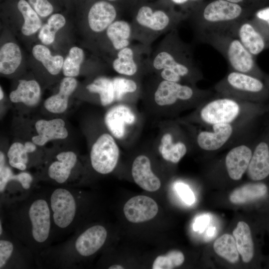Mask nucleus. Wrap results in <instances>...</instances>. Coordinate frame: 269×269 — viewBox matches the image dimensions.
Wrapping results in <instances>:
<instances>
[{
    "label": "nucleus",
    "instance_id": "obj_1",
    "mask_svg": "<svg viewBox=\"0 0 269 269\" xmlns=\"http://www.w3.org/2000/svg\"><path fill=\"white\" fill-rule=\"evenodd\" d=\"M150 53L148 70L158 74L162 79L196 85L204 78L191 45L182 40L177 28L166 33Z\"/></svg>",
    "mask_w": 269,
    "mask_h": 269
},
{
    "label": "nucleus",
    "instance_id": "obj_2",
    "mask_svg": "<svg viewBox=\"0 0 269 269\" xmlns=\"http://www.w3.org/2000/svg\"><path fill=\"white\" fill-rule=\"evenodd\" d=\"M269 112V103H256L215 94L197 108L187 120L202 127L217 124H254Z\"/></svg>",
    "mask_w": 269,
    "mask_h": 269
},
{
    "label": "nucleus",
    "instance_id": "obj_3",
    "mask_svg": "<svg viewBox=\"0 0 269 269\" xmlns=\"http://www.w3.org/2000/svg\"><path fill=\"white\" fill-rule=\"evenodd\" d=\"M203 43L211 45L227 60L230 70L248 74L263 80L264 73L255 56L229 29L209 31L195 35Z\"/></svg>",
    "mask_w": 269,
    "mask_h": 269
},
{
    "label": "nucleus",
    "instance_id": "obj_4",
    "mask_svg": "<svg viewBox=\"0 0 269 269\" xmlns=\"http://www.w3.org/2000/svg\"><path fill=\"white\" fill-rule=\"evenodd\" d=\"M251 15L240 4L226 0H215L194 13L190 22L195 35L205 31L228 29Z\"/></svg>",
    "mask_w": 269,
    "mask_h": 269
},
{
    "label": "nucleus",
    "instance_id": "obj_5",
    "mask_svg": "<svg viewBox=\"0 0 269 269\" xmlns=\"http://www.w3.org/2000/svg\"><path fill=\"white\" fill-rule=\"evenodd\" d=\"M187 17L183 14H170L162 9H153L148 5H142L131 22L133 38L150 47L159 36L177 28Z\"/></svg>",
    "mask_w": 269,
    "mask_h": 269
},
{
    "label": "nucleus",
    "instance_id": "obj_6",
    "mask_svg": "<svg viewBox=\"0 0 269 269\" xmlns=\"http://www.w3.org/2000/svg\"><path fill=\"white\" fill-rule=\"evenodd\" d=\"M215 94L209 89H201L196 85L169 81L160 78L153 93L155 103L171 108L175 111L196 109Z\"/></svg>",
    "mask_w": 269,
    "mask_h": 269
},
{
    "label": "nucleus",
    "instance_id": "obj_7",
    "mask_svg": "<svg viewBox=\"0 0 269 269\" xmlns=\"http://www.w3.org/2000/svg\"><path fill=\"white\" fill-rule=\"evenodd\" d=\"M215 94L223 97L266 104L269 91L264 81L252 75L230 70L214 86Z\"/></svg>",
    "mask_w": 269,
    "mask_h": 269
},
{
    "label": "nucleus",
    "instance_id": "obj_8",
    "mask_svg": "<svg viewBox=\"0 0 269 269\" xmlns=\"http://www.w3.org/2000/svg\"><path fill=\"white\" fill-rule=\"evenodd\" d=\"M258 123L217 124L203 127L205 129L196 133L194 140L197 146L205 151H215L224 147H231L254 134Z\"/></svg>",
    "mask_w": 269,
    "mask_h": 269
},
{
    "label": "nucleus",
    "instance_id": "obj_9",
    "mask_svg": "<svg viewBox=\"0 0 269 269\" xmlns=\"http://www.w3.org/2000/svg\"><path fill=\"white\" fill-rule=\"evenodd\" d=\"M26 230L33 243L40 246L50 236L51 213L49 204L43 198H37L28 205L25 217Z\"/></svg>",
    "mask_w": 269,
    "mask_h": 269
},
{
    "label": "nucleus",
    "instance_id": "obj_10",
    "mask_svg": "<svg viewBox=\"0 0 269 269\" xmlns=\"http://www.w3.org/2000/svg\"><path fill=\"white\" fill-rule=\"evenodd\" d=\"M150 54L149 46L141 43L130 46L119 51L112 61L114 70L122 76L131 78L148 70Z\"/></svg>",
    "mask_w": 269,
    "mask_h": 269
},
{
    "label": "nucleus",
    "instance_id": "obj_11",
    "mask_svg": "<svg viewBox=\"0 0 269 269\" xmlns=\"http://www.w3.org/2000/svg\"><path fill=\"white\" fill-rule=\"evenodd\" d=\"M119 154V148L114 136L109 134H103L92 146L90 154L91 165L100 174L110 173L116 167Z\"/></svg>",
    "mask_w": 269,
    "mask_h": 269
},
{
    "label": "nucleus",
    "instance_id": "obj_12",
    "mask_svg": "<svg viewBox=\"0 0 269 269\" xmlns=\"http://www.w3.org/2000/svg\"><path fill=\"white\" fill-rule=\"evenodd\" d=\"M246 172L248 178L254 181H260L269 176V121L256 134Z\"/></svg>",
    "mask_w": 269,
    "mask_h": 269
},
{
    "label": "nucleus",
    "instance_id": "obj_13",
    "mask_svg": "<svg viewBox=\"0 0 269 269\" xmlns=\"http://www.w3.org/2000/svg\"><path fill=\"white\" fill-rule=\"evenodd\" d=\"M49 206L52 219L56 226L66 229L73 223L77 205L71 191L63 188L54 190L50 195Z\"/></svg>",
    "mask_w": 269,
    "mask_h": 269
},
{
    "label": "nucleus",
    "instance_id": "obj_14",
    "mask_svg": "<svg viewBox=\"0 0 269 269\" xmlns=\"http://www.w3.org/2000/svg\"><path fill=\"white\" fill-rule=\"evenodd\" d=\"M229 29L254 56L269 48L265 38L249 17L234 23Z\"/></svg>",
    "mask_w": 269,
    "mask_h": 269
},
{
    "label": "nucleus",
    "instance_id": "obj_15",
    "mask_svg": "<svg viewBox=\"0 0 269 269\" xmlns=\"http://www.w3.org/2000/svg\"><path fill=\"white\" fill-rule=\"evenodd\" d=\"M136 116L128 106L118 104L111 108L104 117L105 125L115 138L122 139L127 134V128L134 125Z\"/></svg>",
    "mask_w": 269,
    "mask_h": 269
},
{
    "label": "nucleus",
    "instance_id": "obj_16",
    "mask_svg": "<svg viewBox=\"0 0 269 269\" xmlns=\"http://www.w3.org/2000/svg\"><path fill=\"white\" fill-rule=\"evenodd\" d=\"M158 210L156 202L151 198L138 195L130 199L125 204L124 213L128 221L138 223L154 218Z\"/></svg>",
    "mask_w": 269,
    "mask_h": 269
},
{
    "label": "nucleus",
    "instance_id": "obj_17",
    "mask_svg": "<svg viewBox=\"0 0 269 269\" xmlns=\"http://www.w3.org/2000/svg\"><path fill=\"white\" fill-rule=\"evenodd\" d=\"M179 131L176 129L173 132L164 133L158 146L162 158L173 163L179 162L188 150V141Z\"/></svg>",
    "mask_w": 269,
    "mask_h": 269
},
{
    "label": "nucleus",
    "instance_id": "obj_18",
    "mask_svg": "<svg viewBox=\"0 0 269 269\" xmlns=\"http://www.w3.org/2000/svg\"><path fill=\"white\" fill-rule=\"evenodd\" d=\"M107 231L101 225L92 226L82 232L75 241L74 249L82 257H89L97 252L104 245Z\"/></svg>",
    "mask_w": 269,
    "mask_h": 269
},
{
    "label": "nucleus",
    "instance_id": "obj_19",
    "mask_svg": "<svg viewBox=\"0 0 269 269\" xmlns=\"http://www.w3.org/2000/svg\"><path fill=\"white\" fill-rule=\"evenodd\" d=\"M117 12L110 2L100 0L95 2L88 14V23L90 29L95 33L104 32L115 21L118 20Z\"/></svg>",
    "mask_w": 269,
    "mask_h": 269
},
{
    "label": "nucleus",
    "instance_id": "obj_20",
    "mask_svg": "<svg viewBox=\"0 0 269 269\" xmlns=\"http://www.w3.org/2000/svg\"><path fill=\"white\" fill-rule=\"evenodd\" d=\"M35 128L37 135L33 136L31 139L38 146H43L52 140L65 139L68 135L65 122L60 118L39 120L36 122Z\"/></svg>",
    "mask_w": 269,
    "mask_h": 269
},
{
    "label": "nucleus",
    "instance_id": "obj_21",
    "mask_svg": "<svg viewBox=\"0 0 269 269\" xmlns=\"http://www.w3.org/2000/svg\"><path fill=\"white\" fill-rule=\"evenodd\" d=\"M132 174L135 183L146 191H155L160 187L161 182L153 173L150 159L145 155H139L135 158Z\"/></svg>",
    "mask_w": 269,
    "mask_h": 269
},
{
    "label": "nucleus",
    "instance_id": "obj_22",
    "mask_svg": "<svg viewBox=\"0 0 269 269\" xmlns=\"http://www.w3.org/2000/svg\"><path fill=\"white\" fill-rule=\"evenodd\" d=\"M77 162V156L72 151L59 153L56 159L51 162L47 169L49 177L59 184H63L69 179Z\"/></svg>",
    "mask_w": 269,
    "mask_h": 269
},
{
    "label": "nucleus",
    "instance_id": "obj_23",
    "mask_svg": "<svg viewBox=\"0 0 269 269\" xmlns=\"http://www.w3.org/2000/svg\"><path fill=\"white\" fill-rule=\"evenodd\" d=\"M74 77H65L61 81L57 94L48 98L44 103L45 108L53 114H61L68 108L70 96L77 87Z\"/></svg>",
    "mask_w": 269,
    "mask_h": 269
},
{
    "label": "nucleus",
    "instance_id": "obj_24",
    "mask_svg": "<svg viewBox=\"0 0 269 269\" xmlns=\"http://www.w3.org/2000/svg\"><path fill=\"white\" fill-rule=\"evenodd\" d=\"M106 37L116 53L131 45L133 38L131 22L124 20H117L105 31Z\"/></svg>",
    "mask_w": 269,
    "mask_h": 269
},
{
    "label": "nucleus",
    "instance_id": "obj_25",
    "mask_svg": "<svg viewBox=\"0 0 269 269\" xmlns=\"http://www.w3.org/2000/svg\"><path fill=\"white\" fill-rule=\"evenodd\" d=\"M40 97V87L34 80H20L17 88L9 94V99L12 102L21 103L28 107L35 106L39 103Z\"/></svg>",
    "mask_w": 269,
    "mask_h": 269
},
{
    "label": "nucleus",
    "instance_id": "obj_26",
    "mask_svg": "<svg viewBox=\"0 0 269 269\" xmlns=\"http://www.w3.org/2000/svg\"><path fill=\"white\" fill-rule=\"evenodd\" d=\"M268 190L267 185L263 182L248 183L235 189L230 194L229 200L235 204H246L264 197Z\"/></svg>",
    "mask_w": 269,
    "mask_h": 269
},
{
    "label": "nucleus",
    "instance_id": "obj_27",
    "mask_svg": "<svg viewBox=\"0 0 269 269\" xmlns=\"http://www.w3.org/2000/svg\"><path fill=\"white\" fill-rule=\"evenodd\" d=\"M237 247L244 263L251 261L254 254V246L249 226L244 221L238 223L233 232Z\"/></svg>",
    "mask_w": 269,
    "mask_h": 269
},
{
    "label": "nucleus",
    "instance_id": "obj_28",
    "mask_svg": "<svg viewBox=\"0 0 269 269\" xmlns=\"http://www.w3.org/2000/svg\"><path fill=\"white\" fill-rule=\"evenodd\" d=\"M22 56L19 46L13 42L4 44L0 50V72L13 73L20 64Z\"/></svg>",
    "mask_w": 269,
    "mask_h": 269
},
{
    "label": "nucleus",
    "instance_id": "obj_29",
    "mask_svg": "<svg viewBox=\"0 0 269 269\" xmlns=\"http://www.w3.org/2000/svg\"><path fill=\"white\" fill-rule=\"evenodd\" d=\"M91 93L99 95L103 106H107L116 101L115 89L113 79L106 77H99L86 86Z\"/></svg>",
    "mask_w": 269,
    "mask_h": 269
},
{
    "label": "nucleus",
    "instance_id": "obj_30",
    "mask_svg": "<svg viewBox=\"0 0 269 269\" xmlns=\"http://www.w3.org/2000/svg\"><path fill=\"white\" fill-rule=\"evenodd\" d=\"M32 54L51 75H57L62 69L63 57L59 55H52L49 49L45 46L35 45L32 48Z\"/></svg>",
    "mask_w": 269,
    "mask_h": 269
},
{
    "label": "nucleus",
    "instance_id": "obj_31",
    "mask_svg": "<svg viewBox=\"0 0 269 269\" xmlns=\"http://www.w3.org/2000/svg\"><path fill=\"white\" fill-rule=\"evenodd\" d=\"M215 252L230 263L235 264L239 259V253L234 236L225 234L215 240L213 244Z\"/></svg>",
    "mask_w": 269,
    "mask_h": 269
},
{
    "label": "nucleus",
    "instance_id": "obj_32",
    "mask_svg": "<svg viewBox=\"0 0 269 269\" xmlns=\"http://www.w3.org/2000/svg\"><path fill=\"white\" fill-rule=\"evenodd\" d=\"M17 8L24 19L21 27V32L24 35H32L40 29L42 26L41 19L29 2L25 0H20L17 3Z\"/></svg>",
    "mask_w": 269,
    "mask_h": 269
},
{
    "label": "nucleus",
    "instance_id": "obj_33",
    "mask_svg": "<svg viewBox=\"0 0 269 269\" xmlns=\"http://www.w3.org/2000/svg\"><path fill=\"white\" fill-rule=\"evenodd\" d=\"M36 145L32 141H26L24 144L20 142H13L7 152L9 164L12 167L17 163L27 165L29 160L28 153L34 152Z\"/></svg>",
    "mask_w": 269,
    "mask_h": 269
},
{
    "label": "nucleus",
    "instance_id": "obj_34",
    "mask_svg": "<svg viewBox=\"0 0 269 269\" xmlns=\"http://www.w3.org/2000/svg\"><path fill=\"white\" fill-rule=\"evenodd\" d=\"M65 17L61 14L55 13L50 16L47 22L41 26L38 38L42 43L49 45L55 40L56 33L65 24Z\"/></svg>",
    "mask_w": 269,
    "mask_h": 269
},
{
    "label": "nucleus",
    "instance_id": "obj_35",
    "mask_svg": "<svg viewBox=\"0 0 269 269\" xmlns=\"http://www.w3.org/2000/svg\"><path fill=\"white\" fill-rule=\"evenodd\" d=\"M84 59V53L82 49L76 46L72 47L63 62L62 72L64 75L70 77L77 76Z\"/></svg>",
    "mask_w": 269,
    "mask_h": 269
},
{
    "label": "nucleus",
    "instance_id": "obj_36",
    "mask_svg": "<svg viewBox=\"0 0 269 269\" xmlns=\"http://www.w3.org/2000/svg\"><path fill=\"white\" fill-rule=\"evenodd\" d=\"M115 89L116 101H121L127 95L132 94L137 91V83L133 79L124 76L113 78Z\"/></svg>",
    "mask_w": 269,
    "mask_h": 269
},
{
    "label": "nucleus",
    "instance_id": "obj_37",
    "mask_svg": "<svg viewBox=\"0 0 269 269\" xmlns=\"http://www.w3.org/2000/svg\"><path fill=\"white\" fill-rule=\"evenodd\" d=\"M184 261L183 254L177 250L169 252L165 256H159L154 260L153 269H171L181 266Z\"/></svg>",
    "mask_w": 269,
    "mask_h": 269
},
{
    "label": "nucleus",
    "instance_id": "obj_38",
    "mask_svg": "<svg viewBox=\"0 0 269 269\" xmlns=\"http://www.w3.org/2000/svg\"><path fill=\"white\" fill-rule=\"evenodd\" d=\"M249 18L264 37L269 47V6L258 9Z\"/></svg>",
    "mask_w": 269,
    "mask_h": 269
},
{
    "label": "nucleus",
    "instance_id": "obj_39",
    "mask_svg": "<svg viewBox=\"0 0 269 269\" xmlns=\"http://www.w3.org/2000/svg\"><path fill=\"white\" fill-rule=\"evenodd\" d=\"M14 246L12 242L7 240H0V269L3 268L12 255Z\"/></svg>",
    "mask_w": 269,
    "mask_h": 269
},
{
    "label": "nucleus",
    "instance_id": "obj_40",
    "mask_svg": "<svg viewBox=\"0 0 269 269\" xmlns=\"http://www.w3.org/2000/svg\"><path fill=\"white\" fill-rule=\"evenodd\" d=\"M175 189L177 194L186 204L191 205L195 201V197L190 188L183 182H177L175 184Z\"/></svg>",
    "mask_w": 269,
    "mask_h": 269
},
{
    "label": "nucleus",
    "instance_id": "obj_41",
    "mask_svg": "<svg viewBox=\"0 0 269 269\" xmlns=\"http://www.w3.org/2000/svg\"><path fill=\"white\" fill-rule=\"evenodd\" d=\"M28 2L40 16H47L53 12V6L48 0H28Z\"/></svg>",
    "mask_w": 269,
    "mask_h": 269
},
{
    "label": "nucleus",
    "instance_id": "obj_42",
    "mask_svg": "<svg viewBox=\"0 0 269 269\" xmlns=\"http://www.w3.org/2000/svg\"><path fill=\"white\" fill-rule=\"evenodd\" d=\"M33 178L30 174L26 172H21L17 174H10L8 178V182L12 180L18 181L24 189H28L30 187Z\"/></svg>",
    "mask_w": 269,
    "mask_h": 269
},
{
    "label": "nucleus",
    "instance_id": "obj_43",
    "mask_svg": "<svg viewBox=\"0 0 269 269\" xmlns=\"http://www.w3.org/2000/svg\"><path fill=\"white\" fill-rule=\"evenodd\" d=\"M209 218L206 215L198 217L193 224V229L195 231L202 232L208 224Z\"/></svg>",
    "mask_w": 269,
    "mask_h": 269
},
{
    "label": "nucleus",
    "instance_id": "obj_44",
    "mask_svg": "<svg viewBox=\"0 0 269 269\" xmlns=\"http://www.w3.org/2000/svg\"><path fill=\"white\" fill-rule=\"evenodd\" d=\"M173 3L178 5H183L190 2L196 1L199 0H170Z\"/></svg>",
    "mask_w": 269,
    "mask_h": 269
},
{
    "label": "nucleus",
    "instance_id": "obj_45",
    "mask_svg": "<svg viewBox=\"0 0 269 269\" xmlns=\"http://www.w3.org/2000/svg\"><path fill=\"white\" fill-rule=\"evenodd\" d=\"M263 81L265 82L266 85L267 86L269 91V74H267L266 73L265 74Z\"/></svg>",
    "mask_w": 269,
    "mask_h": 269
},
{
    "label": "nucleus",
    "instance_id": "obj_46",
    "mask_svg": "<svg viewBox=\"0 0 269 269\" xmlns=\"http://www.w3.org/2000/svg\"><path fill=\"white\" fill-rule=\"evenodd\" d=\"M109 269H123L124 268L122 266L119 265H112L109 267Z\"/></svg>",
    "mask_w": 269,
    "mask_h": 269
},
{
    "label": "nucleus",
    "instance_id": "obj_47",
    "mask_svg": "<svg viewBox=\"0 0 269 269\" xmlns=\"http://www.w3.org/2000/svg\"><path fill=\"white\" fill-rule=\"evenodd\" d=\"M226 0L232 2L238 3V4H240V3L244 2V0Z\"/></svg>",
    "mask_w": 269,
    "mask_h": 269
},
{
    "label": "nucleus",
    "instance_id": "obj_48",
    "mask_svg": "<svg viewBox=\"0 0 269 269\" xmlns=\"http://www.w3.org/2000/svg\"><path fill=\"white\" fill-rule=\"evenodd\" d=\"M214 231H215V228L214 227L210 228L208 231V236H211V235H213V233H212V232L214 233Z\"/></svg>",
    "mask_w": 269,
    "mask_h": 269
},
{
    "label": "nucleus",
    "instance_id": "obj_49",
    "mask_svg": "<svg viewBox=\"0 0 269 269\" xmlns=\"http://www.w3.org/2000/svg\"><path fill=\"white\" fill-rule=\"evenodd\" d=\"M4 97V94L2 89L1 87H0V100H1L3 99Z\"/></svg>",
    "mask_w": 269,
    "mask_h": 269
},
{
    "label": "nucleus",
    "instance_id": "obj_50",
    "mask_svg": "<svg viewBox=\"0 0 269 269\" xmlns=\"http://www.w3.org/2000/svg\"><path fill=\"white\" fill-rule=\"evenodd\" d=\"M2 223H1V222L0 221V235L1 236L2 235Z\"/></svg>",
    "mask_w": 269,
    "mask_h": 269
},
{
    "label": "nucleus",
    "instance_id": "obj_51",
    "mask_svg": "<svg viewBox=\"0 0 269 269\" xmlns=\"http://www.w3.org/2000/svg\"><path fill=\"white\" fill-rule=\"evenodd\" d=\"M108 0V1H116V0Z\"/></svg>",
    "mask_w": 269,
    "mask_h": 269
}]
</instances>
